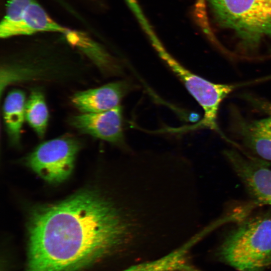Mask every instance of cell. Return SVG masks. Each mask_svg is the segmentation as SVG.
<instances>
[{"mask_svg": "<svg viewBox=\"0 0 271 271\" xmlns=\"http://www.w3.org/2000/svg\"><path fill=\"white\" fill-rule=\"evenodd\" d=\"M234 171L251 197L259 203L271 205V169L232 150L225 153Z\"/></svg>", "mask_w": 271, "mask_h": 271, "instance_id": "52a82bcc", "label": "cell"}, {"mask_svg": "<svg viewBox=\"0 0 271 271\" xmlns=\"http://www.w3.org/2000/svg\"><path fill=\"white\" fill-rule=\"evenodd\" d=\"M230 128L250 151L271 161V115L255 120L244 118L234 108L231 110Z\"/></svg>", "mask_w": 271, "mask_h": 271, "instance_id": "ba28073f", "label": "cell"}, {"mask_svg": "<svg viewBox=\"0 0 271 271\" xmlns=\"http://www.w3.org/2000/svg\"><path fill=\"white\" fill-rule=\"evenodd\" d=\"M69 122L82 133L110 143L124 152H132L125 140L120 105L100 112L82 113L71 117Z\"/></svg>", "mask_w": 271, "mask_h": 271, "instance_id": "8992f818", "label": "cell"}, {"mask_svg": "<svg viewBox=\"0 0 271 271\" xmlns=\"http://www.w3.org/2000/svg\"><path fill=\"white\" fill-rule=\"evenodd\" d=\"M163 218L140 178L120 173L111 189H87L39 206L28 223L24 271H83L152 246Z\"/></svg>", "mask_w": 271, "mask_h": 271, "instance_id": "6da1fadb", "label": "cell"}, {"mask_svg": "<svg viewBox=\"0 0 271 271\" xmlns=\"http://www.w3.org/2000/svg\"><path fill=\"white\" fill-rule=\"evenodd\" d=\"M25 119L38 136L42 138L46 132L49 111L42 92L33 89L25 105Z\"/></svg>", "mask_w": 271, "mask_h": 271, "instance_id": "4fadbf2b", "label": "cell"}, {"mask_svg": "<svg viewBox=\"0 0 271 271\" xmlns=\"http://www.w3.org/2000/svg\"><path fill=\"white\" fill-rule=\"evenodd\" d=\"M154 45L161 58L182 81L203 110V117L193 127L208 128L220 132L217 123L220 105L239 85L215 83L206 80L184 67L159 43L155 42Z\"/></svg>", "mask_w": 271, "mask_h": 271, "instance_id": "277c9868", "label": "cell"}, {"mask_svg": "<svg viewBox=\"0 0 271 271\" xmlns=\"http://www.w3.org/2000/svg\"><path fill=\"white\" fill-rule=\"evenodd\" d=\"M80 144L75 138L65 136L39 145L26 160V165L44 180L60 183L71 174Z\"/></svg>", "mask_w": 271, "mask_h": 271, "instance_id": "5b68a950", "label": "cell"}, {"mask_svg": "<svg viewBox=\"0 0 271 271\" xmlns=\"http://www.w3.org/2000/svg\"><path fill=\"white\" fill-rule=\"evenodd\" d=\"M33 0H8L6 12L0 26H7L18 21Z\"/></svg>", "mask_w": 271, "mask_h": 271, "instance_id": "5bb4252c", "label": "cell"}, {"mask_svg": "<svg viewBox=\"0 0 271 271\" xmlns=\"http://www.w3.org/2000/svg\"><path fill=\"white\" fill-rule=\"evenodd\" d=\"M219 253L239 271H264L271 264V216L264 214L241 221L227 235Z\"/></svg>", "mask_w": 271, "mask_h": 271, "instance_id": "3957f363", "label": "cell"}, {"mask_svg": "<svg viewBox=\"0 0 271 271\" xmlns=\"http://www.w3.org/2000/svg\"><path fill=\"white\" fill-rule=\"evenodd\" d=\"M129 86L124 81L111 82L99 87L77 92L72 96L73 105L82 113L105 111L119 105Z\"/></svg>", "mask_w": 271, "mask_h": 271, "instance_id": "30bf717a", "label": "cell"}, {"mask_svg": "<svg viewBox=\"0 0 271 271\" xmlns=\"http://www.w3.org/2000/svg\"><path fill=\"white\" fill-rule=\"evenodd\" d=\"M26 97L25 93L14 89L7 95L3 105L4 123L10 142L19 144L22 126L25 118Z\"/></svg>", "mask_w": 271, "mask_h": 271, "instance_id": "7c38bea8", "label": "cell"}, {"mask_svg": "<svg viewBox=\"0 0 271 271\" xmlns=\"http://www.w3.org/2000/svg\"><path fill=\"white\" fill-rule=\"evenodd\" d=\"M65 30V27L53 20L43 7L36 0H33L18 21L0 26V37L8 39L45 33L61 34Z\"/></svg>", "mask_w": 271, "mask_h": 271, "instance_id": "9c48e42d", "label": "cell"}, {"mask_svg": "<svg viewBox=\"0 0 271 271\" xmlns=\"http://www.w3.org/2000/svg\"><path fill=\"white\" fill-rule=\"evenodd\" d=\"M197 8L209 38L229 36L240 53L252 54L271 41V0H198Z\"/></svg>", "mask_w": 271, "mask_h": 271, "instance_id": "7a4b0ae2", "label": "cell"}, {"mask_svg": "<svg viewBox=\"0 0 271 271\" xmlns=\"http://www.w3.org/2000/svg\"><path fill=\"white\" fill-rule=\"evenodd\" d=\"M243 96L254 108L267 115H271V102L254 95L247 94Z\"/></svg>", "mask_w": 271, "mask_h": 271, "instance_id": "9a60e30c", "label": "cell"}, {"mask_svg": "<svg viewBox=\"0 0 271 271\" xmlns=\"http://www.w3.org/2000/svg\"><path fill=\"white\" fill-rule=\"evenodd\" d=\"M202 237L200 232L194 233L163 256L129 265L120 271H201L192 263L190 252Z\"/></svg>", "mask_w": 271, "mask_h": 271, "instance_id": "8fae6325", "label": "cell"}]
</instances>
